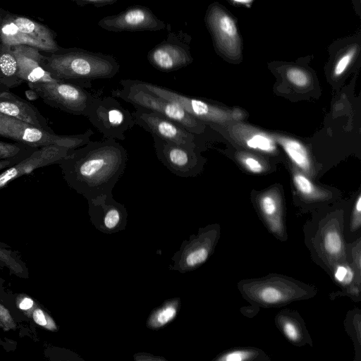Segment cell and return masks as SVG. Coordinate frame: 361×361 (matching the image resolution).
Listing matches in <instances>:
<instances>
[{
  "label": "cell",
  "mask_w": 361,
  "mask_h": 361,
  "mask_svg": "<svg viewBox=\"0 0 361 361\" xmlns=\"http://www.w3.org/2000/svg\"><path fill=\"white\" fill-rule=\"evenodd\" d=\"M126 149L114 139L89 141L58 164L68 186L88 200L109 195L126 168Z\"/></svg>",
  "instance_id": "obj_1"
},
{
  "label": "cell",
  "mask_w": 361,
  "mask_h": 361,
  "mask_svg": "<svg viewBox=\"0 0 361 361\" xmlns=\"http://www.w3.org/2000/svg\"><path fill=\"white\" fill-rule=\"evenodd\" d=\"M345 212H317L303 226L304 243L312 261L329 274L337 264L348 262L344 235Z\"/></svg>",
  "instance_id": "obj_2"
},
{
  "label": "cell",
  "mask_w": 361,
  "mask_h": 361,
  "mask_svg": "<svg viewBox=\"0 0 361 361\" xmlns=\"http://www.w3.org/2000/svg\"><path fill=\"white\" fill-rule=\"evenodd\" d=\"M42 66L54 78L85 88L92 80L114 77L120 68L113 56L80 49L44 56Z\"/></svg>",
  "instance_id": "obj_3"
},
{
  "label": "cell",
  "mask_w": 361,
  "mask_h": 361,
  "mask_svg": "<svg viewBox=\"0 0 361 361\" xmlns=\"http://www.w3.org/2000/svg\"><path fill=\"white\" fill-rule=\"evenodd\" d=\"M236 286L249 304L265 309L279 308L293 302L307 300L318 293L313 284L277 273L243 279Z\"/></svg>",
  "instance_id": "obj_4"
},
{
  "label": "cell",
  "mask_w": 361,
  "mask_h": 361,
  "mask_svg": "<svg viewBox=\"0 0 361 361\" xmlns=\"http://www.w3.org/2000/svg\"><path fill=\"white\" fill-rule=\"evenodd\" d=\"M216 53L231 62H240L243 57V40L237 18L217 1L210 4L204 15Z\"/></svg>",
  "instance_id": "obj_5"
},
{
  "label": "cell",
  "mask_w": 361,
  "mask_h": 361,
  "mask_svg": "<svg viewBox=\"0 0 361 361\" xmlns=\"http://www.w3.org/2000/svg\"><path fill=\"white\" fill-rule=\"evenodd\" d=\"M0 130L1 136L31 147L58 146L69 149L85 145L94 134L90 128L80 134L59 135L1 113Z\"/></svg>",
  "instance_id": "obj_6"
},
{
  "label": "cell",
  "mask_w": 361,
  "mask_h": 361,
  "mask_svg": "<svg viewBox=\"0 0 361 361\" xmlns=\"http://www.w3.org/2000/svg\"><path fill=\"white\" fill-rule=\"evenodd\" d=\"M122 88L111 91V95L119 97L134 107H140L159 114L185 128L194 134L203 132L204 123L186 112L180 105L154 95L121 80Z\"/></svg>",
  "instance_id": "obj_7"
},
{
  "label": "cell",
  "mask_w": 361,
  "mask_h": 361,
  "mask_svg": "<svg viewBox=\"0 0 361 361\" xmlns=\"http://www.w3.org/2000/svg\"><path fill=\"white\" fill-rule=\"evenodd\" d=\"M27 85L49 106L75 116L86 117L94 97L85 87L62 80Z\"/></svg>",
  "instance_id": "obj_8"
},
{
  "label": "cell",
  "mask_w": 361,
  "mask_h": 361,
  "mask_svg": "<svg viewBox=\"0 0 361 361\" xmlns=\"http://www.w3.org/2000/svg\"><path fill=\"white\" fill-rule=\"evenodd\" d=\"M86 117L106 139L124 140L135 125L132 113L112 96H94Z\"/></svg>",
  "instance_id": "obj_9"
},
{
  "label": "cell",
  "mask_w": 361,
  "mask_h": 361,
  "mask_svg": "<svg viewBox=\"0 0 361 361\" xmlns=\"http://www.w3.org/2000/svg\"><path fill=\"white\" fill-rule=\"evenodd\" d=\"M191 40L192 37L182 30L169 32L164 41L148 51L147 60L161 72L169 73L185 68L193 61Z\"/></svg>",
  "instance_id": "obj_10"
},
{
  "label": "cell",
  "mask_w": 361,
  "mask_h": 361,
  "mask_svg": "<svg viewBox=\"0 0 361 361\" xmlns=\"http://www.w3.org/2000/svg\"><path fill=\"white\" fill-rule=\"evenodd\" d=\"M135 109L132 115L135 125L140 126L152 136L183 147L197 149V134L151 110L140 107H135Z\"/></svg>",
  "instance_id": "obj_11"
},
{
  "label": "cell",
  "mask_w": 361,
  "mask_h": 361,
  "mask_svg": "<svg viewBox=\"0 0 361 361\" xmlns=\"http://www.w3.org/2000/svg\"><path fill=\"white\" fill-rule=\"evenodd\" d=\"M152 137L157 159L172 173L181 178H189L200 172L202 159L197 153V149Z\"/></svg>",
  "instance_id": "obj_12"
},
{
  "label": "cell",
  "mask_w": 361,
  "mask_h": 361,
  "mask_svg": "<svg viewBox=\"0 0 361 361\" xmlns=\"http://www.w3.org/2000/svg\"><path fill=\"white\" fill-rule=\"evenodd\" d=\"M98 25L109 32L159 31L167 24L154 14L151 9L142 5H134L125 11L99 20Z\"/></svg>",
  "instance_id": "obj_13"
},
{
  "label": "cell",
  "mask_w": 361,
  "mask_h": 361,
  "mask_svg": "<svg viewBox=\"0 0 361 361\" xmlns=\"http://www.w3.org/2000/svg\"><path fill=\"white\" fill-rule=\"evenodd\" d=\"M259 216L267 231L276 240L286 243L288 239L282 197L276 189L259 194L255 200Z\"/></svg>",
  "instance_id": "obj_14"
},
{
  "label": "cell",
  "mask_w": 361,
  "mask_h": 361,
  "mask_svg": "<svg viewBox=\"0 0 361 361\" xmlns=\"http://www.w3.org/2000/svg\"><path fill=\"white\" fill-rule=\"evenodd\" d=\"M70 150L58 146L38 147L30 156L0 173V190L13 180L29 174L37 169L58 164Z\"/></svg>",
  "instance_id": "obj_15"
},
{
  "label": "cell",
  "mask_w": 361,
  "mask_h": 361,
  "mask_svg": "<svg viewBox=\"0 0 361 361\" xmlns=\"http://www.w3.org/2000/svg\"><path fill=\"white\" fill-rule=\"evenodd\" d=\"M331 76L343 77L360 59L361 53V28L353 35L333 41L328 47Z\"/></svg>",
  "instance_id": "obj_16"
},
{
  "label": "cell",
  "mask_w": 361,
  "mask_h": 361,
  "mask_svg": "<svg viewBox=\"0 0 361 361\" xmlns=\"http://www.w3.org/2000/svg\"><path fill=\"white\" fill-rule=\"evenodd\" d=\"M9 89L0 83L1 114L53 132L47 119L34 105L11 92Z\"/></svg>",
  "instance_id": "obj_17"
},
{
  "label": "cell",
  "mask_w": 361,
  "mask_h": 361,
  "mask_svg": "<svg viewBox=\"0 0 361 361\" xmlns=\"http://www.w3.org/2000/svg\"><path fill=\"white\" fill-rule=\"evenodd\" d=\"M12 51L18 63L19 78L27 83L54 82V78L42 66L44 60L38 49L27 45L13 46Z\"/></svg>",
  "instance_id": "obj_18"
},
{
  "label": "cell",
  "mask_w": 361,
  "mask_h": 361,
  "mask_svg": "<svg viewBox=\"0 0 361 361\" xmlns=\"http://www.w3.org/2000/svg\"><path fill=\"white\" fill-rule=\"evenodd\" d=\"M274 322L281 334L293 345L313 346V341L305 322L297 310H279L274 316Z\"/></svg>",
  "instance_id": "obj_19"
},
{
  "label": "cell",
  "mask_w": 361,
  "mask_h": 361,
  "mask_svg": "<svg viewBox=\"0 0 361 361\" xmlns=\"http://www.w3.org/2000/svg\"><path fill=\"white\" fill-rule=\"evenodd\" d=\"M13 20L20 31L40 43L45 51L55 53L59 50L53 35L45 26L25 17H16Z\"/></svg>",
  "instance_id": "obj_20"
},
{
  "label": "cell",
  "mask_w": 361,
  "mask_h": 361,
  "mask_svg": "<svg viewBox=\"0 0 361 361\" xmlns=\"http://www.w3.org/2000/svg\"><path fill=\"white\" fill-rule=\"evenodd\" d=\"M22 82L18 75L17 60L12 49L10 46L4 45L0 49V83L13 88Z\"/></svg>",
  "instance_id": "obj_21"
},
{
  "label": "cell",
  "mask_w": 361,
  "mask_h": 361,
  "mask_svg": "<svg viewBox=\"0 0 361 361\" xmlns=\"http://www.w3.org/2000/svg\"><path fill=\"white\" fill-rule=\"evenodd\" d=\"M276 140L296 166L306 173L311 171V159L302 143L295 139L286 137H277Z\"/></svg>",
  "instance_id": "obj_22"
},
{
  "label": "cell",
  "mask_w": 361,
  "mask_h": 361,
  "mask_svg": "<svg viewBox=\"0 0 361 361\" xmlns=\"http://www.w3.org/2000/svg\"><path fill=\"white\" fill-rule=\"evenodd\" d=\"M216 361H270L271 357L262 349L252 346L234 347L220 353Z\"/></svg>",
  "instance_id": "obj_23"
},
{
  "label": "cell",
  "mask_w": 361,
  "mask_h": 361,
  "mask_svg": "<svg viewBox=\"0 0 361 361\" xmlns=\"http://www.w3.org/2000/svg\"><path fill=\"white\" fill-rule=\"evenodd\" d=\"M293 181L300 197L303 202L319 204L324 202L329 195L318 189L304 174L296 172L293 175Z\"/></svg>",
  "instance_id": "obj_24"
},
{
  "label": "cell",
  "mask_w": 361,
  "mask_h": 361,
  "mask_svg": "<svg viewBox=\"0 0 361 361\" xmlns=\"http://www.w3.org/2000/svg\"><path fill=\"white\" fill-rule=\"evenodd\" d=\"M343 326L353 343V361H361V310L359 307H354L347 312Z\"/></svg>",
  "instance_id": "obj_25"
},
{
  "label": "cell",
  "mask_w": 361,
  "mask_h": 361,
  "mask_svg": "<svg viewBox=\"0 0 361 361\" xmlns=\"http://www.w3.org/2000/svg\"><path fill=\"white\" fill-rule=\"evenodd\" d=\"M0 37L4 45L10 47L27 45L45 51L44 47L40 43L20 31L13 20L1 25Z\"/></svg>",
  "instance_id": "obj_26"
},
{
  "label": "cell",
  "mask_w": 361,
  "mask_h": 361,
  "mask_svg": "<svg viewBox=\"0 0 361 361\" xmlns=\"http://www.w3.org/2000/svg\"><path fill=\"white\" fill-rule=\"evenodd\" d=\"M282 63L280 69L283 73L285 78L289 83L296 87L304 88L308 87L312 80L310 71L300 62Z\"/></svg>",
  "instance_id": "obj_27"
},
{
  "label": "cell",
  "mask_w": 361,
  "mask_h": 361,
  "mask_svg": "<svg viewBox=\"0 0 361 361\" xmlns=\"http://www.w3.org/2000/svg\"><path fill=\"white\" fill-rule=\"evenodd\" d=\"M344 235L347 243L361 237V195L357 197L349 215H345Z\"/></svg>",
  "instance_id": "obj_28"
},
{
  "label": "cell",
  "mask_w": 361,
  "mask_h": 361,
  "mask_svg": "<svg viewBox=\"0 0 361 361\" xmlns=\"http://www.w3.org/2000/svg\"><path fill=\"white\" fill-rule=\"evenodd\" d=\"M333 283L340 288H344L354 283H361L354 268L348 262L337 264L328 274Z\"/></svg>",
  "instance_id": "obj_29"
},
{
  "label": "cell",
  "mask_w": 361,
  "mask_h": 361,
  "mask_svg": "<svg viewBox=\"0 0 361 361\" xmlns=\"http://www.w3.org/2000/svg\"><path fill=\"white\" fill-rule=\"evenodd\" d=\"M243 142L249 148L266 153H274L276 149L274 140L262 132H250L243 137Z\"/></svg>",
  "instance_id": "obj_30"
},
{
  "label": "cell",
  "mask_w": 361,
  "mask_h": 361,
  "mask_svg": "<svg viewBox=\"0 0 361 361\" xmlns=\"http://www.w3.org/2000/svg\"><path fill=\"white\" fill-rule=\"evenodd\" d=\"M38 147H31L18 142L14 143L0 140V160L9 159L15 156L32 152Z\"/></svg>",
  "instance_id": "obj_31"
},
{
  "label": "cell",
  "mask_w": 361,
  "mask_h": 361,
  "mask_svg": "<svg viewBox=\"0 0 361 361\" xmlns=\"http://www.w3.org/2000/svg\"><path fill=\"white\" fill-rule=\"evenodd\" d=\"M347 257L357 275L361 277V237L347 243Z\"/></svg>",
  "instance_id": "obj_32"
},
{
  "label": "cell",
  "mask_w": 361,
  "mask_h": 361,
  "mask_svg": "<svg viewBox=\"0 0 361 361\" xmlns=\"http://www.w3.org/2000/svg\"><path fill=\"white\" fill-rule=\"evenodd\" d=\"M348 297L353 302H358L361 300V283H354L344 288L329 293V298L334 300L338 298Z\"/></svg>",
  "instance_id": "obj_33"
},
{
  "label": "cell",
  "mask_w": 361,
  "mask_h": 361,
  "mask_svg": "<svg viewBox=\"0 0 361 361\" xmlns=\"http://www.w3.org/2000/svg\"><path fill=\"white\" fill-rule=\"evenodd\" d=\"M32 317L37 324L49 331H56L57 326L53 319L41 308L35 307L32 311Z\"/></svg>",
  "instance_id": "obj_34"
},
{
  "label": "cell",
  "mask_w": 361,
  "mask_h": 361,
  "mask_svg": "<svg viewBox=\"0 0 361 361\" xmlns=\"http://www.w3.org/2000/svg\"><path fill=\"white\" fill-rule=\"evenodd\" d=\"M113 201L111 195L109 197V205L106 208L104 214V222L105 226L109 228H114L120 221L121 211Z\"/></svg>",
  "instance_id": "obj_35"
},
{
  "label": "cell",
  "mask_w": 361,
  "mask_h": 361,
  "mask_svg": "<svg viewBox=\"0 0 361 361\" xmlns=\"http://www.w3.org/2000/svg\"><path fill=\"white\" fill-rule=\"evenodd\" d=\"M238 159L244 167L252 173H259L264 170L262 163L250 154H243L238 157Z\"/></svg>",
  "instance_id": "obj_36"
},
{
  "label": "cell",
  "mask_w": 361,
  "mask_h": 361,
  "mask_svg": "<svg viewBox=\"0 0 361 361\" xmlns=\"http://www.w3.org/2000/svg\"><path fill=\"white\" fill-rule=\"evenodd\" d=\"M176 314V309L172 305H169L159 310L154 317L153 322L156 326H164L172 320Z\"/></svg>",
  "instance_id": "obj_37"
},
{
  "label": "cell",
  "mask_w": 361,
  "mask_h": 361,
  "mask_svg": "<svg viewBox=\"0 0 361 361\" xmlns=\"http://www.w3.org/2000/svg\"><path fill=\"white\" fill-rule=\"evenodd\" d=\"M0 326L4 331L14 329L16 324L14 322L8 310L0 303Z\"/></svg>",
  "instance_id": "obj_38"
},
{
  "label": "cell",
  "mask_w": 361,
  "mask_h": 361,
  "mask_svg": "<svg viewBox=\"0 0 361 361\" xmlns=\"http://www.w3.org/2000/svg\"><path fill=\"white\" fill-rule=\"evenodd\" d=\"M36 150V149H35ZM32 152L23 153L13 157L0 160V172L30 156Z\"/></svg>",
  "instance_id": "obj_39"
},
{
  "label": "cell",
  "mask_w": 361,
  "mask_h": 361,
  "mask_svg": "<svg viewBox=\"0 0 361 361\" xmlns=\"http://www.w3.org/2000/svg\"><path fill=\"white\" fill-rule=\"evenodd\" d=\"M78 5H90L95 7L109 6L117 2L118 0H74Z\"/></svg>",
  "instance_id": "obj_40"
},
{
  "label": "cell",
  "mask_w": 361,
  "mask_h": 361,
  "mask_svg": "<svg viewBox=\"0 0 361 361\" xmlns=\"http://www.w3.org/2000/svg\"><path fill=\"white\" fill-rule=\"evenodd\" d=\"M0 260L3 261L4 263L7 264V266L13 269L14 271H18V269H21V268L18 266V264L13 260L11 256L6 253V251L3 250L0 247Z\"/></svg>",
  "instance_id": "obj_41"
},
{
  "label": "cell",
  "mask_w": 361,
  "mask_h": 361,
  "mask_svg": "<svg viewBox=\"0 0 361 361\" xmlns=\"http://www.w3.org/2000/svg\"><path fill=\"white\" fill-rule=\"evenodd\" d=\"M260 309L261 308L257 305L250 304L249 305L240 307V312L246 317L252 319L257 316Z\"/></svg>",
  "instance_id": "obj_42"
},
{
  "label": "cell",
  "mask_w": 361,
  "mask_h": 361,
  "mask_svg": "<svg viewBox=\"0 0 361 361\" xmlns=\"http://www.w3.org/2000/svg\"><path fill=\"white\" fill-rule=\"evenodd\" d=\"M35 305L34 300L30 297H23L18 302V307L23 311H30Z\"/></svg>",
  "instance_id": "obj_43"
},
{
  "label": "cell",
  "mask_w": 361,
  "mask_h": 361,
  "mask_svg": "<svg viewBox=\"0 0 361 361\" xmlns=\"http://www.w3.org/2000/svg\"><path fill=\"white\" fill-rule=\"evenodd\" d=\"M234 6L250 7L255 0H227Z\"/></svg>",
  "instance_id": "obj_44"
},
{
  "label": "cell",
  "mask_w": 361,
  "mask_h": 361,
  "mask_svg": "<svg viewBox=\"0 0 361 361\" xmlns=\"http://www.w3.org/2000/svg\"><path fill=\"white\" fill-rule=\"evenodd\" d=\"M355 14L361 18V0H351Z\"/></svg>",
  "instance_id": "obj_45"
},
{
  "label": "cell",
  "mask_w": 361,
  "mask_h": 361,
  "mask_svg": "<svg viewBox=\"0 0 361 361\" xmlns=\"http://www.w3.org/2000/svg\"><path fill=\"white\" fill-rule=\"evenodd\" d=\"M0 136H1V130H0Z\"/></svg>",
  "instance_id": "obj_46"
}]
</instances>
